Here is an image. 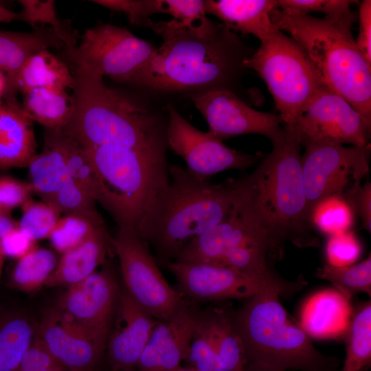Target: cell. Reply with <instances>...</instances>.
<instances>
[{"instance_id":"obj_3","label":"cell","mask_w":371,"mask_h":371,"mask_svg":"<svg viewBox=\"0 0 371 371\" xmlns=\"http://www.w3.org/2000/svg\"><path fill=\"white\" fill-rule=\"evenodd\" d=\"M270 18L303 49L326 86L349 102L370 127L371 65L353 38L354 14L322 19L276 8Z\"/></svg>"},{"instance_id":"obj_33","label":"cell","mask_w":371,"mask_h":371,"mask_svg":"<svg viewBox=\"0 0 371 371\" xmlns=\"http://www.w3.org/2000/svg\"><path fill=\"white\" fill-rule=\"evenodd\" d=\"M315 276L330 282L348 300L355 295L371 294L370 254L363 261L345 267H334L328 264L317 269Z\"/></svg>"},{"instance_id":"obj_52","label":"cell","mask_w":371,"mask_h":371,"mask_svg":"<svg viewBox=\"0 0 371 371\" xmlns=\"http://www.w3.org/2000/svg\"><path fill=\"white\" fill-rule=\"evenodd\" d=\"M338 370H331V371H338ZM245 371H285V370H276V369H272V368H267V367H264L261 366L247 363L245 367Z\"/></svg>"},{"instance_id":"obj_32","label":"cell","mask_w":371,"mask_h":371,"mask_svg":"<svg viewBox=\"0 0 371 371\" xmlns=\"http://www.w3.org/2000/svg\"><path fill=\"white\" fill-rule=\"evenodd\" d=\"M57 264L52 251L36 247L19 260L11 273L10 284L26 292L36 290L45 285Z\"/></svg>"},{"instance_id":"obj_1","label":"cell","mask_w":371,"mask_h":371,"mask_svg":"<svg viewBox=\"0 0 371 371\" xmlns=\"http://www.w3.org/2000/svg\"><path fill=\"white\" fill-rule=\"evenodd\" d=\"M300 148L286 133L251 174L234 183V210L265 245L273 262L282 259L287 242L300 248L320 244L304 193Z\"/></svg>"},{"instance_id":"obj_9","label":"cell","mask_w":371,"mask_h":371,"mask_svg":"<svg viewBox=\"0 0 371 371\" xmlns=\"http://www.w3.org/2000/svg\"><path fill=\"white\" fill-rule=\"evenodd\" d=\"M80 42L65 53L74 71L90 76L135 84L157 49L128 30L99 22L85 30Z\"/></svg>"},{"instance_id":"obj_26","label":"cell","mask_w":371,"mask_h":371,"mask_svg":"<svg viewBox=\"0 0 371 371\" xmlns=\"http://www.w3.org/2000/svg\"><path fill=\"white\" fill-rule=\"evenodd\" d=\"M28 168L34 192L49 203L69 177L60 129L45 128L43 150L36 154Z\"/></svg>"},{"instance_id":"obj_19","label":"cell","mask_w":371,"mask_h":371,"mask_svg":"<svg viewBox=\"0 0 371 371\" xmlns=\"http://www.w3.org/2000/svg\"><path fill=\"white\" fill-rule=\"evenodd\" d=\"M113 330L106 346L111 371H133L158 321L142 309L122 287L119 291Z\"/></svg>"},{"instance_id":"obj_12","label":"cell","mask_w":371,"mask_h":371,"mask_svg":"<svg viewBox=\"0 0 371 371\" xmlns=\"http://www.w3.org/2000/svg\"><path fill=\"white\" fill-rule=\"evenodd\" d=\"M370 127L344 98L326 89L310 104L286 133L301 146L309 144H368Z\"/></svg>"},{"instance_id":"obj_2","label":"cell","mask_w":371,"mask_h":371,"mask_svg":"<svg viewBox=\"0 0 371 371\" xmlns=\"http://www.w3.org/2000/svg\"><path fill=\"white\" fill-rule=\"evenodd\" d=\"M162 44L135 85L163 91L229 90L250 52L233 32L206 17L190 25L173 19L151 26Z\"/></svg>"},{"instance_id":"obj_45","label":"cell","mask_w":371,"mask_h":371,"mask_svg":"<svg viewBox=\"0 0 371 371\" xmlns=\"http://www.w3.org/2000/svg\"><path fill=\"white\" fill-rule=\"evenodd\" d=\"M34 192L30 183L23 182L10 177H0V209L11 212L23 205Z\"/></svg>"},{"instance_id":"obj_28","label":"cell","mask_w":371,"mask_h":371,"mask_svg":"<svg viewBox=\"0 0 371 371\" xmlns=\"http://www.w3.org/2000/svg\"><path fill=\"white\" fill-rule=\"evenodd\" d=\"M74 83L68 65L49 49H45L25 61L17 75L16 87L24 93L40 87L72 89Z\"/></svg>"},{"instance_id":"obj_46","label":"cell","mask_w":371,"mask_h":371,"mask_svg":"<svg viewBox=\"0 0 371 371\" xmlns=\"http://www.w3.org/2000/svg\"><path fill=\"white\" fill-rule=\"evenodd\" d=\"M15 371H65L35 336Z\"/></svg>"},{"instance_id":"obj_40","label":"cell","mask_w":371,"mask_h":371,"mask_svg":"<svg viewBox=\"0 0 371 371\" xmlns=\"http://www.w3.org/2000/svg\"><path fill=\"white\" fill-rule=\"evenodd\" d=\"M109 10L124 12L129 23L137 26H152L150 16L164 13V0H93Z\"/></svg>"},{"instance_id":"obj_42","label":"cell","mask_w":371,"mask_h":371,"mask_svg":"<svg viewBox=\"0 0 371 371\" xmlns=\"http://www.w3.org/2000/svg\"><path fill=\"white\" fill-rule=\"evenodd\" d=\"M361 247L353 232H344L329 236L326 247L328 264L334 267L353 265L359 258Z\"/></svg>"},{"instance_id":"obj_18","label":"cell","mask_w":371,"mask_h":371,"mask_svg":"<svg viewBox=\"0 0 371 371\" xmlns=\"http://www.w3.org/2000/svg\"><path fill=\"white\" fill-rule=\"evenodd\" d=\"M201 311L184 304L168 320L158 321L136 365L137 371H175L181 367Z\"/></svg>"},{"instance_id":"obj_50","label":"cell","mask_w":371,"mask_h":371,"mask_svg":"<svg viewBox=\"0 0 371 371\" xmlns=\"http://www.w3.org/2000/svg\"><path fill=\"white\" fill-rule=\"evenodd\" d=\"M16 227H19V222L12 218L10 212L0 209V238Z\"/></svg>"},{"instance_id":"obj_44","label":"cell","mask_w":371,"mask_h":371,"mask_svg":"<svg viewBox=\"0 0 371 371\" xmlns=\"http://www.w3.org/2000/svg\"><path fill=\"white\" fill-rule=\"evenodd\" d=\"M164 13L187 25L196 24L207 17L204 1L201 0H164Z\"/></svg>"},{"instance_id":"obj_47","label":"cell","mask_w":371,"mask_h":371,"mask_svg":"<svg viewBox=\"0 0 371 371\" xmlns=\"http://www.w3.org/2000/svg\"><path fill=\"white\" fill-rule=\"evenodd\" d=\"M348 203L354 213L360 218L361 227L370 233L371 231V183H356L342 196Z\"/></svg>"},{"instance_id":"obj_21","label":"cell","mask_w":371,"mask_h":371,"mask_svg":"<svg viewBox=\"0 0 371 371\" xmlns=\"http://www.w3.org/2000/svg\"><path fill=\"white\" fill-rule=\"evenodd\" d=\"M51 47L65 49L52 27L39 26L29 32L0 30V71L6 78L3 100L18 102L16 80L21 68L31 56Z\"/></svg>"},{"instance_id":"obj_17","label":"cell","mask_w":371,"mask_h":371,"mask_svg":"<svg viewBox=\"0 0 371 371\" xmlns=\"http://www.w3.org/2000/svg\"><path fill=\"white\" fill-rule=\"evenodd\" d=\"M36 337L53 359L69 371H93L106 346L57 308L46 313Z\"/></svg>"},{"instance_id":"obj_54","label":"cell","mask_w":371,"mask_h":371,"mask_svg":"<svg viewBox=\"0 0 371 371\" xmlns=\"http://www.w3.org/2000/svg\"><path fill=\"white\" fill-rule=\"evenodd\" d=\"M4 258H5V256L0 251V276H1V271H2Z\"/></svg>"},{"instance_id":"obj_35","label":"cell","mask_w":371,"mask_h":371,"mask_svg":"<svg viewBox=\"0 0 371 371\" xmlns=\"http://www.w3.org/2000/svg\"><path fill=\"white\" fill-rule=\"evenodd\" d=\"M196 371H214L216 361V331L213 308L201 311L183 359Z\"/></svg>"},{"instance_id":"obj_8","label":"cell","mask_w":371,"mask_h":371,"mask_svg":"<svg viewBox=\"0 0 371 371\" xmlns=\"http://www.w3.org/2000/svg\"><path fill=\"white\" fill-rule=\"evenodd\" d=\"M243 65L255 71L267 85L286 131L328 88L300 45L277 28L260 41Z\"/></svg>"},{"instance_id":"obj_7","label":"cell","mask_w":371,"mask_h":371,"mask_svg":"<svg viewBox=\"0 0 371 371\" xmlns=\"http://www.w3.org/2000/svg\"><path fill=\"white\" fill-rule=\"evenodd\" d=\"M280 297L276 292L260 293L231 311L247 363L285 371L337 370L341 360L314 346L306 331L291 319Z\"/></svg>"},{"instance_id":"obj_49","label":"cell","mask_w":371,"mask_h":371,"mask_svg":"<svg viewBox=\"0 0 371 371\" xmlns=\"http://www.w3.org/2000/svg\"><path fill=\"white\" fill-rule=\"evenodd\" d=\"M359 34L356 45L366 62L371 65V1L363 0L359 8Z\"/></svg>"},{"instance_id":"obj_51","label":"cell","mask_w":371,"mask_h":371,"mask_svg":"<svg viewBox=\"0 0 371 371\" xmlns=\"http://www.w3.org/2000/svg\"><path fill=\"white\" fill-rule=\"evenodd\" d=\"M14 20L21 21L20 12L10 10L0 3V22L9 23Z\"/></svg>"},{"instance_id":"obj_24","label":"cell","mask_w":371,"mask_h":371,"mask_svg":"<svg viewBox=\"0 0 371 371\" xmlns=\"http://www.w3.org/2000/svg\"><path fill=\"white\" fill-rule=\"evenodd\" d=\"M204 5L206 14L221 19L234 33L252 34L262 41L276 30L270 18L276 0H208Z\"/></svg>"},{"instance_id":"obj_6","label":"cell","mask_w":371,"mask_h":371,"mask_svg":"<svg viewBox=\"0 0 371 371\" xmlns=\"http://www.w3.org/2000/svg\"><path fill=\"white\" fill-rule=\"evenodd\" d=\"M85 150L98 177V202L119 229L142 238L169 185L166 154L111 146Z\"/></svg>"},{"instance_id":"obj_53","label":"cell","mask_w":371,"mask_h":371,"mask_svg":"<svg viewBox=\"0 0 371 371\" xmlns=\"http://www.w3.org/2000/svg\"><path fill=\"white\" fill-rule=\"evenodd\" d=\"M6 78L5 74L0 71V101L2 100L5 89Z\"/></svg>"},{"instance_id":"obj_37","label":"cell","mask_w":371,"mask_h":371,"mask_svg":"<svg viewBox=\"0 0 371 371\" xmlns=\"http://www.w3.org/2000/svg\"><path fill=\"white\" fill-rule=\"evenodd\" d=\"M60 139L69 177L91 198L98 201L100 187L98 177L87 152L61 129Z\"/></svg>"},{"instance_id":"obj_14","label":"cell","mask_w":371,"mask_h":371,"mask_svg":"<svg viewBox=\"0 0 371 371\" xmlns=\"http://www.w3.org/2000/svg\"><path fill=\"white\" fill-rule=\"evenodd\" d=\"M205 119L209 132L220 139L247 134L268 137L272 144L282 142L286 133L278 114L256 110L231 90L212 89L192 98Z\"/></svg>"},{"instance_id":"obj_30","label":"cell","mask_w":371,"mask_h":371,"mask_svg":"<svg viewBox=\"0 0 371 371\" xmlns=\"http://www.w3.org/2000/svg\"><path fill=\"white\" fill-rule=\"evenodd\" d=\"M346 356L338 371H363L371 361V303L356 308L345 333Z\"/></svg>"},{"instance_id":"obj_38","label":"cell","mask_w":371,"mask_h":371,"mask_svg":"<svg viewBox=\"0 0 371 371\" xmlns=\"http://www.w3.org/2000/svg\"><path fill=\"white\" fill-rule=\"evenodd\" d=\"M354 212L345 199L332 195L319 201L311 210L313 225L329 236L349 231Z\"/></svg>"},{"instance_id":"obj_13","label":"cell","mask_w":371,"mask_h":371,"mask_svg":"<svg viewBox=\"0 0 371 371\" xmlns=\"http://www.w3.org/2000/svg\"><path fill=\"white\" fill-rule=\"evenodd\" d=\"M167 110V145L183 158L192 174L207 179L226 170L247 169L256 162V156L229 148L210 132L200 131L172 106Z\"/></svg>"},{"instance_id":"obj_39","label":"cell","mask_w":371,"mask_h":371,"mask_svg":"<svg viewBox=\"0 0 371 371\" xmlns=\"http://www.w3.org/2000/svg\"><path fill=\"white\" fill-rule=\"evenodd\" d=\"M60 213L52 205L27 200L23 205V214L19 227L32 240L36 241L49 237Z\"/></svg>"},{"instance_id":"obj_4","label":"cell","mask_w":371,"mask_h":371,"mask_svg":"<svg viewBox=\"0 0 371 371\" xmlns=\"http://www.w3.org/2000/svg\"><path fill=\"white\" fill-rule=\"evenodd\" d=\"M71 72L74 111L63 133L84 149L111 146L166 154L167 124L103 78Z\"/></svg>"},{"instance_id":"obj_5","label":"cell","mask_w":371,"mask_h":371,"mask_svg":"<svg viewBox=\"0 0 371 371\" xmlns=\"http://www.w3.org/2000/svg\"><path fill=\"white\" fill-rule=\"evenodd\" d=\"M168 174V187L142 238L166 267L190 242L232 214L235 196V180L212 183L178 165H170Z\"/></svg>"},{"instance_id":"obj_16","label":"cell","mask_w":371,"mask_h":371,"mask_svg":"<svg viewBox=\"0 0 371 371\" xmlns=\"http://www.w3.org/2000/svg\"><path fill=\"white\" fill-rule=\"evenodd\" d=\"M119 288L109 265L68 287L56 307L106 344L116 312Z\"/></svg>"},{"instance_id":"obj_43","label":"cell","mask_w":371,"mask_h":371,"mask_svg":"<svg viewBox=\"0 0 371 371\" xmlns=\"http://www.w3.org/2000/svg\"><path fill=\"white\" fill-rule=\"evenodd\" d=\"M356 1L348 0H276L277 8L308 14L311 12H321L326 18L342 17L352 12V4Z\"/></svg>"},{"instance_id":"obj_55","label":"cell","mask_w":371,"mask_h":371,"mask_svg":"<svg viewBox=\"0 0 371 371\" xmlns=\"http://www.w3.org/2000/svg\"><path fill=\"white\" fill-rule=\"evenodd\" d=\"M175 371H196V370H194L191 368H181L180 367L179 368H178L177 370Z\"/></svg>"},{"instance_id":"obj_25","label":"cell","mask_w":371,"mask_h":371,"mask_svg":"<svg viewBox=\"0 0 371 371\" xmlns=\"http://www.w3.org/2000/svg\"><path fill=\"white\" fill-rule=\"evenodd\" d=\"M349 302L335 290L315 294L302 309V328L317 338L344 335L352 315Z\"/></svg>"},{"instance_id":"obj_27","label":"cell","mask_w":371,"mask_h":371,"mask_svg":"<svg viewBox=\"0 0 371 371\" xmlns=\"http://www.w3.org/2000/svg\"><path fill=\"white\" fill-rule=\"evenodd\" d=\"M22 94L23 113L45 128L62 129L71 117L73 98L65 89L40 87Z\"/></svg>"},{"instance_id":"obj_23","label":"cell","mask_w":371,"mask_h":371,"mask_svg":"<svg viewBox=\"0 0 371 371\" xmlns=\"http://www.w3.org/2000/svg\"><path fill=\"white\" fill-rule=\"evenodd\" d=\"M112 240L105 225L96 227L80 245L63 254L45 285L69 287L85 279L105 263Z\"/></svg>"},{"instance_id":"obj_48","label":"cell","mask_w":371,"mask_h":371,"mask_svg":"<svg viewBox=\"0 0 371 371\" xmlns=\"http://www.w3.org/2000/svg\"><path fill=\"white\" fill-rule=\"evenodd\" d=\"M35 242L16 227L0 238V251L5 257L19 260L37 247Z\"/></svg>"},{"instance_id":"obj_36","label":"cell","mask_w":371,"mask_h":371,"mask_svg":"<svg viewBox=\"0 0 371 371\" xmlns=\"http://www.w3.org/2000/svg\"><path fill=\"white\" fill-rule=\"evenodd\" d=\"M105 225L100 214H70L60 218L49 238L52 247L64 254L83 242L98 227Z\"/></svg>"},{"instance_id":"obj_10","label":"cell","mask_w":371,"mask_h":371,"mask_svg":"<svg viewBox=\"0 0 371 371\" xmlns=\"http://www.w3.org/2000/svg\"><path fill=\"white\" fill-rule=\"evenodd\" d=\"M112 244L126 292L155 319L168 320L186 300L167 282L147 243L135 231L119 229Z\"/></svg>"},{"instance_id":"obj_31","label":"cell","mask_w":371,"mask_h":371,"mask_svg":"<svg viewBox=\"0 0 371 371\" xmlns=\"http://www.w3.org/2000/svg\"><path fill=\"white\" fill-rule=\"evenodd\" d=\"M230 313L229 309L213 308L216 351L214 371H245L247 364L245 348Z\"/></svg>"},{"instance_id":"obj_20","label":"cell","mask_w":371,"mask_h":371,"mask_svg":"<svg viewBox=\"0 0 371 371\" xmlns=\"http://www.w3.org/2000/svg\"><path fill=\"white\" fill-rule=\"evenodd\" d=\"M249 245H260L269 254L265 244L251 231L233 207L232 213L228 218L193 239L174 261L216 264L232 250Z\"/></svg>"},{"instance_id":"obj_34","label":"cell","mask_w":371,"mask_h":371,"mask_svg":"<svg viewBox=\"0 0 371 371\" xmlns=\"http://www.w3.org/2000/svg\"><path fill=\"white\" fill-rule=\"evenodd\" d=\"M21 5V21L33 29L39 26L52 27L58 38L65 44L64 52H71L80 38L69 20L60 19L56 12L55 1L52 0H20Z\"/></svg>"},{"instance_id":"obj_41","label":"cell","mask_w":371,"mask_h":371,"mask_svg":"<svg viewBox=\"0 0 371 371\" xmlns=\"http://www.w3.org/2000/svg\"><path fill=\"white\" fill-rule=\"evenodd\" d=\"M95 202L69 177L49 204L60 214H92L98 212Z\"/></svg>"},{"instance_id":"obj_29","label":"cell","mask_w":371,"mask_h":371,"mask_svg":"<svg viewBox=\"0 0 371 371\" xmlns=\"http://www.w3.org/2000/svg\"><path fill=\"white\" fill-rule=\"evenodd\" d=\"M34 327L19 313H0V371H15L34 339Z\"/></svg>"},{"instance_id":"obj_15","label":"cell","mask_w":371,"mask_h":371,"mask_svg":"<svg viewBox=\"0 0 371 371\" xmlns=\"http://www.w3.org/2000/svg\"><path fill=\"white\" fill-rule=\"evenodd\" d=\"M167 267L175 276V290L183 298L196 301L247 299L268 291L281 297L292 295L280 286L221 265L171 262Z\"/></svg>"},{"instance_id":"obj_22","label":"cell","mask_w":371,"mask_h":371,"mask_svg":"<svg viewBox=\"0 0 371 371\" xmlns=\"http://www.w3.org/2000/svg\"><path fill=\"white\" fill-rule=\"evenodd\" d=\"M33 121L21 103L0 101V168L28 167L36 155Z\"/></svg>"},{"instance_id":"obj_11","label":"cell","mask_w":371,"mask_h":371,"mask_svg":"<svg viewBox=\"0 0 371 371\" xmlns=\"http://www.w3.org/2000/svg\"><path fill=\"white\" fill-rule=\"evenodd\" d=\"M301 155L302 181L308 205L343 194L369 174L370 144L363 147L309 144Z\"/></svg>"}]
</instances>
